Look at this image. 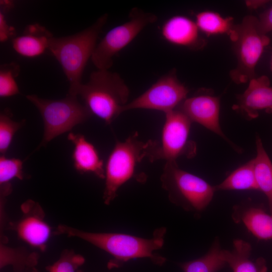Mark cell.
<instances>
[{
	"mask_svg": "<svg viewBox=\"0 0 272 272\" xmlns=\"http://www.w3.org/2000/svg\"><path fill=\"white\" fill-rule=\"evenodd\" d=\"M165 114L161 140L155 142L148 159L153 162L158 160L176 161L181 156L193 157L196 145L189 140L192 121L178 108Z\"/></svg>",
	"mask_w": 272,
	"mask_h": 272,
	"instance_id": "cell-9",
	"label": "cell"
},
{
	"mask_svg": "<svg viewBox=\"0 0 272 272\" xmlns=\"http://www.w3.org/2000/svg\"><path fill=\"white\" fill-rule=\"evenodd\" d=\"M20 67L15 62L4 64L0 69V97H9L20 93L16 81Z\"/></svg>",
	"mask_w": 272,
	"mask_h": 272,
	"instance_id": "cell-24",
	"label": "cell"
},
{
	"mask_svg": "<svg viewBox=\"0 0 272 272\" xmlns=\"http://www.w3.org/2000/svg\"><path fill=\"white\" fill-rule=\"evenodd\" d=\"M195 18L199 30L207 36L226 34L230 37L233 33L235 25L231 17L207 11L197 13Z\"/></svg>",
	"mask_w": 272,
	"mask_h": 272,
	"instance_id": "cell-23",
	"label": "cell"
},
{
	"mask_svg": "<svg viewBox=\"0 0 272 272\" xmlns=\"http://www.w3.org/2000/svg\"><path fill=\"white\" fill-rule=\"evenodd\" d=\"M250 244L242 239L233 241L232 251L223 249L225 260L233 272H266L264 260L258 258L255 261L250 259Z\"/></svg>",
	"mask_w": 272,
	"mask_h": 272,
	"instance_id": "cell-17",
	"label": "cell"
},
{
	"mask_svg": "<svg viewBox=\"0 0 272 272\" xmlns=\"http://www.w3.org/2000/svg\"><path fill=\"white\" fill-rule=\"evenodd\" d=\"M236 210L234 218L241 222L255 237L260 240L272 239V215L261 209L249 207Z\"/></svg>",
	"mask_w": 272,
	"mask_h": 272,
	"instance_id": "cell-18",
	"label": "cell"
},
{
	"mask_svg": "<svg viewBox=\"0 0 272 272\" xmlns=\"http://www.w3.org/2000/svg\"><path fill=\"white\" fill-rule=\"evenodd\" d=\"M15 34V28L10 26L6 19L4 12L0 11V41L4 42Z\"/></svg>",
	"mask_w": 272,
	"mask_h": 272,
	"instance_id": "cell-28",
	"label": "cell"
},
{
	"mask_svg": "<svg viewBox=\"0 0 272 272\" xmlns=\"http://www.w3.org/2000/svg\"><path fill=\"white\" fill-rule=\"evenodd\" d=\"M266 3H267L266 1H246V5L250 9H255L261 7Z\"/></svg>",
	"mask_w": 272,
	"mask_h": 272,
	"instance_id": "cell-30",
	"label": "cell"
},
{
	"mask_svg": "<svg viewBox=\"0 0 272 272\" xmlns=\"http://www.w3.org/2000/svg\"><path fill=\"white\" fill-rule=\"evenodd\" d=\"M215 191L231 190H259L254 170V159L233 171L219 184L214 186Z\"/></svg>",
	"mask_w": 272,
	"mask_h": 272,
	"instance_id": "cell-20",
	"label": "cell"
},
{
	"mask_svg": "<svg viewBox=\"0 0 272 272\" xmlns=\"http://www.w3.org/2000/svg\"><path fill=\"white\" fill-rule=\"evenodd\" d=\"M227 264L218 241L203 256L181 264L184 272H217Z\"/></svg>",
	"mask_w": 272,
	"mask_h": 272,
	"instance_id": "cell-22",
	"label": "cell"
},
{
	"mask_svg": "<svg viewBox=\"0 0 272 272\" xmlns=\"http://www.w3.org/2000/svg\"><path fill=\"white\" fill-rule=\"evenodd\" d=\"M166 233V229L161 227L155 230L152 238L148 239L124 233L89 232L63 225H58L54 232L81 239L106 251L112 257L108 264L110 268L143 258L163 264L166 258L155 251L164 245Z\"/></svg>",
	"mask_w": 272,
	"mask_h": 272,
	"instance_id": "cell-1",
	"label": "cell"
},
{
	"mask_svg": "<svg viewBox=\"0 0 272 272\" xmlns=\"http://www.w3.org/2000/svg\"><path fill=\"white\" fill-rule=\"evenodd\" d=\"M232 108L249 119L256 118L260 110L272 113V87L268 78L262 76L250 80L246 90L237 96Z\"/></svg>",
	"mask_w": 272,
	"mask_h": 272,
	"instance_id": "cell-13",
	"label": "cell"
},
{
	"mask_svg": "<svg viewBox=\"0 0 272 272\" xmlns=\"http://www.w3.org/2000/svg\"><path fill=\"white\" fill-rule=\"evenodd\" d=\"M78 95L92 115L109 124L123 112L129 90L118 74L97 70L91 73L87 83L81 84Z\"/></svg>",
	"mask_w": 272,
	"mask_h": 272,
	"instance_id": "cell-3",
	"label": "cell"
},
{
	"mask_svg": "<svg viewBox=\"0 0 272 272\" xmlns=\"http://www.w3.org/2000/svg\"><path fill=\"white\" fill-rule=\"evenodd\" d=\"M23 162L18 158H8L5 155L0 157V188H12L10 181L14 178L22 180Z\"/></svg>",
	"mask_w": 272,
	"mask_h": 272,
	"instance_id": "cell-25",
	"label": "cell"
},
{
	"mask_svg": "<svg viewBox=\"0 0 272 272\" xmlns=\"http://www.w3.org/2000/svg\"><path fill=\"white\" fill-rule=\"evenodd\" d=\"M81 272H83V271L82 270H81Z\"/></svg>",
	"mask_w": 272,
	"mask_h": 272,
	"instance_id": "cell-33",
	"label": "cell"
},
{
	"mask_svg": "<svg viewBox=\"0 0 272 272\" xmlns=\"http://www.w3.org/2000/svg\"><path fill=\"white\" fill-rule=\"evenodd\" d=\"M77 97L68 94L61 99L50 100L36 95L26 96L39 111L43 122V136L37 149L46 146L55 138L70 131L90 117L91 113L84 104L79 102Z\"/></svg>",
	"mask_w": 272,
	"mask_h": 272,
	"instance_id": "cell-6",
	"label": "cell"
},
{
	"mask_svg": "<svg viewBox=\"0 0 272 272\" xmlns=\"http://www.w3.org/2000/svg\"><path fill=\"white\" fill-rule=\"evenodd\" d=\"M85 258L73 250H65L59 259L46 267L48 272H81L79 268L85 263Z\"/></svg>",
	"mask_w": 272,
	"mask_h": 272,
	"instance_id": "cell-27",
	"label": "cell"
},
{
	"mask_svg": "<svg viewBox=\"0 0 272 272\" xmlns=\"http://www.w3.org/2000/svg\"><path fill=\"white\" fill-rule=\"evenodd\" d=\"M160 180L170 201L188 212L204 210L215 192L214 186L181 169L175 160L166 161Z\"/></svg>",
	"mask_w": 272,
	"mask_h": 272,
	"instance_id": "cell-5",
	"label": "cell"
},
{
	"mask_svg": "<svg viewBox=\"0 0 272 272\" xmlns=\"http://www.w3.org/2000/svg\"><path fill=\"white\" fill-rule=\"evenodd\" d=\"M199 31L195 22L187 17L176 15L169 18L163 23L161 33L163 39L169 43L197 48L203 43L200 38Z\"/></svg>",
	"mask_w": 272,
	"mask_h": 272,
	"instance_id": "cell-14",
	"label": "cell"
},
{
	"mask_svg": "<svg viewBox=\"0 0 272 272\" xmlns=\"http://www.w3.org/2000/svg\"><path fill=\"white\" fill-rule=\"evenodd\" d=\"M10 111L6 109L0 114V153L7 152L16 132L22 127L24 121L17 122L12 118Z\"/></svg>",
	"mask_w": 272,
	"mask_h": 272,
	"instance_id": "cell-26",
	"label": "cell"
},
{
	"mask_svg": "<svg viewBox=\"0 0 272 272\" xmlns=\"http://www.w3.org/2000/svg\"><path fill=\"white\" fill-rule=\"evenodd\" d=\"M67 139L74 146L72 159L75 169L81 174L91 173L105 179L104 163L94 145L80 133L70 132Z\"/></svg>",
	"mask_w": 272,
	"mask_h": 272,
	"instance_id": "cell-15",
	"label": "cell"
},
{
	"mask_svg": "<svg viewBox=\"0 0 272 272\" xmlns=\"http://www.w3.org/2000/svg\"><path fill=\"white\" fill-rule=\"evenodd\" d=\"M256 155L254 170L259 190L266 196L272 215V162L259 136L256 137Z\"/></svg>",
	"mask_w": 272,
	"mask_h": 272,
	"instance_id": "cell-19",
	"label": "cell"
},
{
	"mask_svg": "<svg viewBox=\"0 0 272 272\" xmlns=\"http://www.w3.org/2000/svg\"><path fill=\"white\" fill-rule=\"evenodd\" d=\"M51 33L39 24L27 26L23 34L14 38L12 46L19 54L27 57H35L42 54L48 49Z\"/></svg>",
	"mask_w": 272,
	"mask_h": 272,
	"instance_id": "cell-16",
	"label": "cell"
},
{
	"mask_svg": "<svg viewBox=\"0 0 272 272\" xmlns=\"http://www.w3.org/2000/svg\"><path fill=\"white\" fill-rule=\"evenodd\" d=\"M38 255L1 244L0 267L10 265L15 272H38L36 268Z\"/></svg>",
	"mask_w": 272,
	"mask_h": 272,
	"instance_id": "cell-21",
	"label": "cell"
},
{
	"mask_svg": "<svg viewBox=\"0 0 272 272\" xmlns=\"http://www.w3.org/2000/svg\"><path fill=\"white\" fill-rule=\"evenodd\" d=\"M22 218L11 224L18 237L31 246L44 251L51 235V229L44 220V213L36 202L29 199L21 206Z\"/></svg>",
	"mask_w": 272,
	"mask_h": 272,
	"instance_id": "cell-11",
	"label": "cell"
},
{
	"mask_svg": "<svg viewBox=\"0 0 272 272\" xmlns=\"http://www.w3.org/2000/svg\"><path fill=\"white\" fill-rule=\"evenodd\" d=\"M107 19L108 15L105 14L80 32L51 39L48 50L59 62L69 81V95L77 96L84 69Z\"/></svg>",
	"mask_w": 272,
	"mask_h": 272,
	"instance_id": "cell-2",
	"label": "cell"
},
{
	"mask_svg": "<svg viewBox=\"0 0 272 272\" xmlns=\"http://www.w3.org/2000/svg\"><path fill=\"white\" fill-rule=\"evenodd\" d=\"M187 88L177 79L175 72L159 78L148 90L123 108V112L135 109L161 111L174 110L187 98Z\"/></svg>",
	"mask_w": 272,
	"mask_h": 272,
	"instance_id": "cell-10",
	"label": "cell"
},
{
	"mask_svg": "<svg viewBox=\"0 0 272 272\" xmlns=\"http://www.w3.org/2000/svg\"><path fill=\"white\" fill-rule=\"evenodd\" d=\"M157 19L153 13L133 8L127 21L110 29L97 44L91 58L93 63L98 70H108L112 65L114 56Z\"/></svg>",
	"mask_w": 272,
	"mask_h": 272,
	"instance_id": "cell-8",
	"label": "cell"
},
{
	"mask_svg": "<svg viewBox=\"0 0 272 272\" xmlns=\"http://www.w3.org/2000/svg\"><path fill=\"white\" fill-rule=\"evenodd\" d=\"M1 7L3 10H8L14 7V3L10 1H1Z\"/></svg>",
	"mask_w": 272,
	"mask_h": 272,
	"instance_id": "cell-31",
	"label": "cell"
},
{
	"mask_svg": "<svg viewBox=\"0 0 272 272\" xmlns=\"http://www.w3.org/2000/svg\"><path fill=\"white\" fill-rule=\"evenodd\" d=\"M258 20L259 29L263 34L271 31L272 7L261 14Z\"/></svg>",
	"mask_w": 272,
	"mask_h": 272,
	"instance_id": "cell-29",
	"label": "cell"
},
{
	"mask_svg": "<svg viewBox=\"0 0 272 272\" xmlns=\"http://www.w3.org/2000/svg\"><path fill=\"white\" fill-rule=\"evenodd\" d=\"M154 141L144 142L135 132L124 142H116L105 166V204L109 205L117 196L119 188L135 178L139 165L145 158H148Z\"/></svg>",
	"mask_w": 272,
	"mask_h": 272,
	"instance_id": "cell-4",
	"label": "cell"
},
{
	"mask_svg": "<svg viewBox=\"0 0 272 272\" xmlns=\"http://www.w3.org/2000/svg\"><path fill=\"white\" fill-rule=\"evenodd\" d=\"M230 38L237 60L230 77L237 84L246 83L254 78L256 65L270 39L261 31L258 18L253 16L245 17L241 23L235 25Z\"/></svg>",
	"mask_w": 272,
	"mask_h": 272,
	"instance_id": "cell-7",
	"label": "cell"
},
{
	"mask_svg": "<svg viewBox=\"0 0 272 272\" xmlns=\"http://www.w3.org/2000/svg\"><path fill=\"white\" fill-rule=\"evenodd\" d=\"M270 68L272 70V56H271V60H270Z\"/></svg>",
	"mask_w": 272,
	"mask_h": 272,
	"instance_id": "cell-32",
	"label": "cell"
},
{
	"mask_svg": "<svg viewBox=\"0 0 272 272\" xmlns=\"http://www.w3.org/2000/svg\"><path fill=\"white\" fill-rule=\"evenodd\" d=\"M220 108L218 97L199 94L186 98L177 108L192 122L198 123L230 143L220 125Z\"/></svg>",
	"mask_w": 272,
	"mask_h": 272,
	"instance_id": "cell-12",
	"label": "cell"
}]
</instances>
